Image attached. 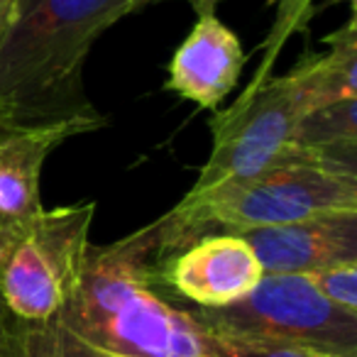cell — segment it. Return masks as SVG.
<instances>
[{
    "label": "cell",
    "instance_id": "obj_1",
    "mask_svg": "<svg viewBox=\"0 0 357 357\" xmlns=\"http://www.w3.org/2000/svg\"><path fill=\"white\" fill-rule=\"evenodd\" d=\"M8 357H223L220 340L164 284L154 223L89 245L74 291L52 318H8Z\"/></svg>",
    "mask_w": 357,
    "mask_h": 357
},
{
    "label": "cell",
    "instance_id": "obj_2",
    "mask_svg": "<svg viewBox=\"0 0 357 357\" xmlns=\"http://www.w3.org/2000/svg\"><path fill=\"white\" fill-rule=\"evenodd\" d=\"M130 13L128 0H13L0 37V118L52 123L96 110L84 96L86 59Z\"/></svg>",
    "mask_w": 357,
    "mask_h": 357
},
{
    "label": "cell",
    "instance_id": "obj_3",
    "mask_svg": "<svg viewBox=\"0 0 357 357\" xmlns=\"http://www.w3.org/2000/svg\"><path fill=\"white\" fill-rule=\"evenodd\" d=\"M335 213H357V172L294 147L274 167L225 184L201 199H181L154 220L157 245L172 259L204 235L279 228Z\"/></svg>",
    "mask_w": 357,
    "mask_h": 357
},
{
    "label": "cell",
    "instance_id": "obj_4",
    "mask_svg": "<svg viewBox=\"0 0 357 357\" xmlns=\"http://www.w3.org/2000/svg\"><path fill=\"white\" fill-rule=\"evenodd\" d=\"M96 204L45 208L0 223V301L17 321L52 318L74 291Z\"/></svg>",
    "mask_w": 357,
    "mask_h": 357
},
{
    "label": "cell",
    "instance_id": "obj_5",
    "mask_svg": "<svg viewBox=\"0 0 357 357\" xmlns=\"http://www.w3.org/2000/svg\"><path fill=\"white\" fill-rule=\"evenodd\" d=\"M191 311L220 335L357 357V313L323 298L306 274H264L240 301L223 308L191 306Z\"/></svg>",
    "mask_w": 357,
    "mask_h": 357
},
{
    "label": "cell",
    "instance_id": "obj_6",
    "mask_svg": "<svg viewBox=\"0 0 357 357\" xmlns=\"http://www.w3.org/2000/svg\"><path fill=\"white\" fill-rule=\"evenodd\" d=\"M306 115L291 76H257L243 98L211 120L213 149L186 199H201L282 162Z\"/></svg>",
    "mask_w": 357,
    "mask_h": 357
},
{
    "label": "cell",
    "instance_id": "obj_7",
    "mask_svg": "<svg viewBox=\"0 0 357 357\" xmlns=\"http://www.w3.org/2000/svg\"><path fill=\"white\" fill-rule=\"evenodd\" d=\"M264 277L243 235H204L164 264V284L196 308H223L245 298Z\"/></svg>",
    "mask_w": 357,
    "mask_h": 357
},
{
    "label": "cell",
    "instance_id": "obj_8",
    "mask_svg": "<svg viewBox=\"0 0 357 357\" xmlns=\"http://www.w3.org/2000/svg\"><path fill=\"white\" fill-rule=\"evenodd\" d=\"M98 110L52 123H0V223L42 208L40 178L50 154L66 139L100 130Z\"/></svg>",
    "mask_w": 357,
    "mask_h": 357
},
{
    "label": "cell",
    "instance_id": "obj_9",
    "mask_svg": "<svg viewBox=\"0 0 357 357\" xmlns=\"http://www.w3.org/2000/svg\"><path fill=\"white\" fill-rule=\"evenodd\" d=\"M243 66L240 37L215 13H201L194 30L174 52L167 89L199 108L215 110L238 86Z\"/></svg>",
    "mask_w": 357,
    "mask_h": 357
},
{
    "label": "cell",
    "instance_id": "obj_10",
    "mask_svg": "<svg viewBox=\"0 0 357 357\" xmlns=\"http://www.w3.org/2000/svg\"><path fill=\"white\" fill-rule=\"evenodd\" d=\"M264 274H311L357 262V213H335L301 223L243 233Z\"/></svg>",
    "mask_w": 357,
    "mask_h": 357
},
{
    "label": "cell",
    "instance_id": "obj_11",
    "mask_svg": "<svg viewBox=\"0 0 357 357\" xmlns=\"http://www.w3.org/2000/svg\"><path fill=\"white\" fill-rule=\"evenodd\" d=\"M326 54L303 59L289 71L296 84L306 113L357 100V25L355 17L328 37Z\"/></svg>",
    "mask_w": 357,
    "mask_h": 357
},
{
    "label": "cell",
    "instance_id": "obj_12",
    "mask_svg": "<svg viewBox=\"0 0 357 357\" xmlns=\"http://www.w3.org/2000/svg\"><path fill=\"white\" fill-rule=\"evenodd\" d=\"M294 147L357 172V100L313 110L298 123Z\"/></svg>",
    "mask_w": 357,
    "mask_h": 357
},
{
    "label": "cell",
    "instance_id": "obj_13",
    "mask_svg": "<svg viewBox=\"0 0 357 357\" xmlns=\"http://www.w3.org/2000/svg\"><path fill=\"white\" fill-rule=\"evenodd\" d=\"M306 277L323 298L335 303L342 311L357 313V262L318 269Z\"/></svg>",
    "mask_w": 357,
    "mask_h": 357
},
{
    "label": "cell",
    "instance_id": "obj_14",
    "mask_svg": "<svg viewBox=\"0 0 357 357\" xmlns=\"http://www.w3.org/2000/svg\"><path fill=\"white\" fill-rule=\"evenodd\" d=\"M223 347V357H342L333 352H323L306 345H287V342H259L245 337L220 335L215 333Z\"/></svg>",
    "mask_w": 357,
    "mask_h": 357
},
{
    "label": "cell",
    "instance_id": "obj_15",
    "mask_svg": "<svg viewBox=\"0 0 357 357\" xmlns=\"http://www.w3.org/2000/svg\"><path fill=\"white\" fill-rule=\"evenodd\" d=\"M272 3L277 6V27H274V32H272L269 47L279 50L289 35H294L296 30L306 27L313 0H272Z\"/></svg>",
    "mask_w": 357,
    "mask_h": 357
},
{
    "label": "cell",
    "instance_id": "obj_16",
    "mask_svg": "<svg viewBox=\"0 0 357 357\" xmlns=\"http://www.w3.org/2000/svg\"><path fill=\"white\" fill-rule=\"evenodd\" d=\"M130 6H132V10H137V8L147 6V3H157V0H128ZM191 6L196 8V13H215V6H218V0H189Z\"/></svg>",
    "mask_w": 357,
    "mask_h": 357
},
{
    "label": "cell",
    "instance_id": "obj_17",
    "mask_svg": "<svg viewBox=\"0 0 357 357\" xmlns=\"http://www.w3.org/2000/svg\"><path fill=\"white\" fill-rule=\"evenodd\" d=\"M8 318L10 313H8L6 303L0 301V357H8Z\"/></svg>",
    "mask_w": 357,
    "mask_h": 357
},
{
    "label": "cell",
    "instance_id": "obj_18",
    "mask_svg": "<svg viewBox=\"0 0 357 357\" xmlns=\"http://www.w3.org/2000/svg\"><path fill=\"white\" fill-rule=\"evenodd\" d=\"M10 6H13V0H0V37H3L8 15H10Z\"/></svg>",
    "mask_w": 357,
    "mask_h": 357
},
{
    "label": "cell",
    "instance_id": "obj_19",
    "mask_svg": "<svg viewBox=\"0 0 357 357\" xmlns=\"http://www.w3.org/2000/svg\"><path fill=\"white\" fill-rule=\"evenodd\" d=\"M347 3H350V6H355V0H347Z\"/></svg>",
    "mask_w": 357,
    "mask_h": 357
},
{
    "label": "cell",
    "instance_id": "obj_20",
    "mask_svg": "<svg viewBox=\"0 0 357 357\" xmlns=\"http://www.w3.org/2000/svg\"><path fill=\"white\" fill-rule=\"evenodd\" d=\"M0 123H3V118H0Z\"/></svg>",
    "mask_w": 357,
    "mask_h": 357
}]
</instances>
